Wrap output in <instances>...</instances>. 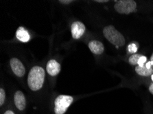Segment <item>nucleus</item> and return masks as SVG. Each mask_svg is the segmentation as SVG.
I'll return each mask as SVG.
<instances>
[{"instance_id": "f257e3e1", "label": "nucleus", "mask_w": 153, "mask_h": 114, "mask_svg": "<svg viewBox=\"0 0 153 114\" xmlns=\"http://www.w3.org/2000/svg\"><path fill=\"white\" fill-rule=\"evenodd\" d=\"M45 79V70L40 66H34L30 70L27 78V86L32 92L39 91L43 87Z\"/></svg>"}, {"instance_id": "f03ea898", "label": "nucleus", "mask_w": 153, "mask_h": 114, "mask_svg": "<svg viewBox=\"0 0 153 114\" xmlns=\"http://www.w3.org/2000/svg\"><path fill=\"white\" fill-rule=\"evenodd\" d=\"M102 33L106 40L117 48L122 47L126 43V39L124 35L113 25H110L104 27L102 29Z\"/></svg>"}, {"instance_id": "7ed1b4c3", "label": "nucleus", "mask_w": 153, "mask_h": 114, "mask_svg": "<svg viewBox=\"0 0 153 114\" xmlns=\"http://www.w3.org/2000/svg\"><path fill=\"white\" fill-rule=\"evenodd\" d=\"M74 101V98L69 95L61 94L56 97L54 102V114H65Z\"/></svg>"}, {"instance_id": "20e7f679", "label": "nucleus", "mask_w": 153, "mask_h": 114, "mask_svg": "<svg viewBox=\"0 0 153 114\" xmlns=\"http://www.w3.org/2000/svg\"><path fill=\"white\" fill-rule=\"evenodd\" d=\"M114 9L120 15H129L137 10V4L133 0H120L115 4Z\"/></svg>"}, {"instance_id": "39448f33", "label": "nucleus", "mask_w": 153, "mask_h": 114, "mask_svg": "<svg viewBox=\"0 0 153 114\" xmlns=\"http://www.w3.org/2000/svg\"><path fill=\"white\" fill-rule=\"evenodd\" d=\"M10 66L13 74L18 78H22L25 75V67L22 62L17 57H12L10 60Z\"/></svg>"}, {"instance_id": "423d86ee", "label": "nucleus", "mask_w": 153, "mask_h": 114, "mask_svg": "<svg viewBox=\"0 0 153 114\" xmlns=\"http://www.w3.org/2000/svg\"><path fill=\"white\" fill-rule=\"evenodd\" d=\"M86 31V27L84 23L79 21L72 23L71 25V36L74 40H78L82 37Z\"/></svg>"}, {"instance_id": "0eeeda50", "label": "nucleus", "mask_w": 153, "mask_h": 114, "mask_svg": "<svg viewBox=\"0 0 153 114\" xmlns=\"http://www.w3.org/2000/svg\"><path fill=\"white\" fill-rule=\"evenodd\" d=\"M13 101L15 107L18 111H24L26 108V98L24 92L21 90H17L15 92L13 96Z\"/></svg>"}, {"instance_id": "6e6552de", "label": "nucleus", "mask_w": 153, "mask_h": 114, "mask_svg": "<svg viewBox=\"0 0 153 114\" xmlns=\"http://www.w3.org/2000/svg\"><path fill=\"white\" fill-rule=\"evenodd\" d=\"M46 72L52 77H55L60 73L61 70V64L54 59L48 60L46 64Z\"/></svg>"}, {"instance_id": "1a4fd4ad", "label": "nucleus", "mask_w": 153, "mask_h": 114, "mask_svg": "<svg viewBox=\"0 0 153 114\" xmlns=\"http://www.w3.org/2000/svg\"><path fill=\"white\" fill-rule=\"evenodd\" d=\"M88 46H89L90 51L96 55H102L104 51V46L103 43L99 40H91L88 43Z\"/></svg>"}, {"instance_id": "9d476101", "label": "nucleus", "mask_w": 153, "mask_h": 114, "mask_svg": "<svg viewBox=\"0 0 153 114\" xmlns=\"http://www.w3.org/2000/svg\"><path fill=\"white\" fill-rule=\"evenodd\" d=\"M16 38L22 43H27L30 40L31 36L29 32L24 27H18L16 32Z\"/></svg>"}, {"instance_id": "9b49d317", "label": "nucleus", "mask_w": 153, "mask_h": 114, "mask_svg": "<svg viewBox=\"0 0 153 114\" xmlns=\"http://www.w3.org/2000/svg\"><path fill=\"white\" fill-rule=\"evenodd\" d=\"M135 73L141 76H150L153 74V68H148L144 65L143 66H136L135 68Z\"/></svg>"}, {"instance_id": "f8f14e48", "label": "nucleus", "mask_w": 153, "mask_h": 114, "mask_svg": "<svg viewBox=\"0 0 153 114\" xmlns=\"http://www.w3.org/2000/svg\"><path fill=\"white\" fill-rule=\"evenodd\" d=\"M142 56V55L140 54H138V53H135V54H132L131 56L128 58V63L132 66H137V65L138 60Z\"/></svg>"}, {"instance_id": "ddd939ff", "label": "nucleus", "mask_w": 153, "mask_h": 114, "mask_svg": "<svg viewBox=\"0 0 153 114\" xmlns=\"http://www.w3.org/2000/svg\"><path fill=\"white\" fill-rule=\"evenodd\" d=\"M6 101V92L4 88H0V106L2 107Z\"/></svg>"}, {"instance_id": "4468645a", "label": "nucleus", "mask_w": 153, "mask_h": 114, "mask_svg": "<svg viewBox=\"0 0 153 114\" xmlns=\"http://www.w3.org/2000/svg\"><path fill=\"white\" fill-rule=\"evenodd\" d=\"M128 51L129 53H133V54H135L137 51V46L136 45L135 43H131L128 46Z\"/></svg>"}, {"instance_id": "2eb2a0df", "label": "nucleus", "mask_w": 153, "mask_h": 114, "mask_svg": "<svg viewBox=\"0 0 153 114\" xmlns=\"http://www.w3.org/2000/svg\"><path fill=\"white\" fill-rule=\"evenodd\" d=\"M146 62H147V57L144 56V55H142V56L139 59L137 65V66H143L146 64Z\"/></svg>"}, {"instance_id": "dca6fc26", "label": "nucleus", "mask_w": 153, "mask_h": 114, "mask_svg": "<svg viewBox=\"0 0 153 114\" xmlns=\"http://www.w3.org/2000/svg\"><path fill=\"white\" fill-rule=\"evenodd\" d=\"M60 4H70L71 2H73V1H70V0H64V1H62V0H61V1H59Z\"/></svg>"}, {"instance_id": "f3484780", "label": "nucleus", "mask_w": 153, "mask_h": 114, "mask_svg": "<svg viewBox=\"0 0 153 114\" xmlns=\"http://www.w3.org/2000/svg\"><path fill=\"white\" fill-rule=\"evenodd\" d=\"M148 90H149L150 94L153 95V83H152L151 84L149 85V87H148Z\"/></svg>"}, {"instance_id": "a211bd4d", "label": "nucleus", "mask_w": 153, "mask_h": 114, "mask_svg": "<svg viewBox=\"0 0 153 114\" xmlns=\"http://www.w3.org/2000/svg\"><path fill=\"white\" fill-rule=\"evenodd\" d=\"M3 114H15V113L13 110H11V109H8Z\"/></svg>"}, {"instance_id": "6ab92c4d", "label": "nucleus", "mask_w": 153, "mask_h": 114, "mask_svg": "<svg viewBox=\"0 0 153 114\" xmlns=\"http://www.w3.org/2000/svg\"><path fill=\"white\" fill-rule=\"evenodd\" d=\"M95 2H97V3H106V2H108V1H107V0H106V1H94Z\"/></svg>"}, {"instance_id": "aec40b11", "label": "nucleus", "mask_w": 153, "mask_h": 114, "mask_svg": "<svg viewBox=\"0 0 153 114\" xmlns=\"http://www.w3.org/2000/svg\"><path fill=\"white\" fill-rule=\"evenodd\" d=\"M150 62H151L152 66H153V53H152V54L151 55V57H150Z\"/></svg>"}, {"instance_id": "412c9836", "label": "nucleus", "mask_w": 153, "mask_h": 114, "mask_svg": "<svg viewBox=\"0 0 153 114\" xmlns=\"http://www.w3.org/2000/svg\"><path fill=\"white\" fill-rule=\"evenodd\" d=\"M151 78H152V81H153V74L151 75Z\"/></svg>"}]
</instances>
